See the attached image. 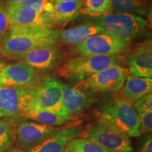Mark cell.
<instances>
[{
  "mask_svg": "<svg viewBox=\"0 0 152 152\" xmlns=\"http://www.w3.org/2000/svg\"><path fill=\"white\" fill-rule=\"evenodd\" d=\"M58 35L59 30L51 28L12 27L0 52L8 58H18L33 49L54 46L59 41Z\"/></svg>",
  "mask_w": 152,
  "mask_h": 152,
  "instance_id": "obj_1",
  "label": "cell"
},
{
  "mask_svg": "<svg viewBox=\"0 0 152 152\" xmlns=\"http://www.w3.org/2000/svg\"><path fill=\"white\" fill-rule=\"evenodd\" d=\"M80 137L90 140L109 152H131L133 150L130 137L101 118L83 129Z\"/></svg>",
  "mask_w": 152,
  "mask_h": 152,
  "instance_id": "obj_2",
  "label": "cell"
},
{
  "mask_svg": "<svg viewBox=\"0 0 152 152\" xmlns=\"http://www.w3.org/2000/svg\"><path fill=\"white\" fill-rule=\"evenodd\" d=\"M104 33L128 42L143 35L148 23L142 16L130 13L115 12L102 16L96 22Z\"/></svg>",
  "mask_w": 152,
  "mask_h": 152,
  "instance_id": "obj_3",
  "label": "cell"
},
{
  "mask_svg": "<svg viewBox=\"0 0 152 152\" xmlns=\"http://www.w3.org/2000/svg\"><path fill=\"white\" fill-rule=\"evenodd\" d=\"M100 118L130 137L140 136V117L134 105L117 95L104 108Z\"/></svg>",
  "mask_w": 152,
  "mask_h": 152,
  "instance_id": "obj_4",
  "label": "cell"
},
{
  "mask_svg": "<svg viewBox=\"0 0 152 152\" xmlns=\"http://www.w3.org/2000/svg\"><path fill=\"white\" fill-rule=\"evenodd\" d=\"M121 58L115 56H80L70 58L58 69L64 77L81 79L90 77L106 68L118 66Z\"/></svg>",
  "mask_w": 152,
  "mask_h": 152,
  "instance_id": "obj_5",
  "label": "cell"
},
{
  "mask_svg": "<svg viewBox=\"0 0 152 152\" xmlns=\"http://www.w3.org/2000/svg\"><path fill=\"white\" fill-rule=\"evenodd\" d=\"M36 88L0 86V111L7 117L22 118L34 107Z\"/></svg>",
  "mask_w": 152,
  "mask_h": 152,
  "instance_id": "obj_6",
  "label": "cell"
},
{
  "mask_svg": "<svg viewBox=\"0 0 152 152\" xmlns=\"http://www.w3.org/2000/svg\"><path fill=\"white\" fill-rule=\"evenodd\" d=\"M128 47V42L104 32L87 38L76 46L75 51L81 56H115Z\"/></svg>",
  "mask_w": 152,
  "mask_h": 152,
  "instance_id": "obj_7",
  "label": "cell"
},
{
  "mask_svg": "<svg viewBox=\"0 0 152 152\" xmlns=\"http://www.w3.org/2000/svg\"><path fill=\"white\" fill-rule=\"evenodd\" d=\"M63 85L54 77H48L36 88L34 107L71 120L63 106Z\"/></svg>",
  "mask_w": 152,
  "mask_h": 152,
  "instance_id": "obj_8",
  "label": "cell"
},
{
  "mask_svg": "<svg viewBox=\"0 0 152 152\" xmlns=\"http://www.w3.org/2000/svg\"><path fill=\"white\" fill-rule=\"evenodd\" d=\"M94 92L86 82H81L75 86L63 85V106L71 119L92 105L94 99Z\"/></svg>",
  "mask_w": 152,
  "mask_h": 152,
  "instance_id": "obj_9",
  "label": "cell"
},
{
  "mask_svg": "<svg viewBox=\"0 0 152 152\" xmlns=\"http://www.w3.org/2000/svg\"><path fill=\"white\" fill-rule=\"evenodd\" d=\"M61 128L45 125L35 121H24L17 125L16 139L18 148L30 151L58 132Z\"/></svg>",
  "mask_w": 152,
  "mask_h": 152,
  "instance_id": "obj_10",
  "label": "cell"
},
{
  "mask_svg": "<svg viewBox=\"0 0 152 152\" xmlns=\"http://www.w3.org/2000/svg\"><path fill=\"white\" fill-rule=\"evenodd\" d=\"M127 70L119 66H112L90 76L85 82L94 91L118 92L124 85Z\"/></svg>",
  "mask_w": 152,
  "mask_h": 152,
  "instance_id": "obj_11",
  "label": "cell"
},
{
  "mask_svg": "<svg viewBox=\"0 0 152 152\" xmlns=\"http://www.w3.org/2000/svg\"><path fill=\"white\" fill-rule=\"evenodd\" d=\"M7 7L12 27L50 28L54 24L49 16L29 7L18 5Z\"/></svg>",
  "mask_w": 152,
  "mask_h": 152,
  "instance_id": "obj_12",
  "label": "cell"
},
{
  "mask_svg": "<svg viewBox=\"0 0 152 152\" xmlns=\"http://www.w3.org/2000/svg\"><path fill=\"white\" fill-rule=\"evenodd\" d=\"M129 71L133 76L151 77L152 42L147 39L138 45L128 59Z\"/></svg>",
  "mask_w": 152,
  "mask_h": 152,
  "instance_id": "obj_13",
  "label": "cell"
},
{
  "mask_svg": "<svg viewBox=\"0 0 152 152\" xmlns=\"http://www.w3.org/2000/svg\"><path fill=\"white\" fill-rule=\"evenodd\" d=\"M35 69L23 62L4 66L0 75V86L25 87L35 77Z\"/></svg>",
  "mask_w": 152,
  "mask_h": 152,
  "instance_id": "obj_14",
  "label": "cell"
},
{
  "mask_svg": "<svg viewBox=\"0 0 152 152\" xmlns=\"http://www.w3.org/2000/svg\"><path fill=\"white\" fill-rule=\"evenodd\" d=\"M83 131V128L76 126L63 128L28 152H64L68 142L80 136Z\"/></svg>",
  "mask_w": 152,
  "mask_h": 152,
  "instance_id": "obj_15",
  "label": "cell"
},
{
  "mask_svg": "<svg viewBox=\"0 0 152 152\" xmlns=\"http://www.w3.org/2000/svg\"><path fill=\"white\" fill-rule=\"evenodd\" d=\"M59 52L54 46L33 49L20 57L21 62L33 68L46 70L56 65L59 59Z\"/></svg>",
  "mask_w": 152,
  "mask_h": 152,
  "instance_id": "obj_16",
  "label": "cell"
},
{
  "mask_svg": "<svg viewBox=\"0 0 152 152\" xmlns=\"http://www.w3.org/2000/svg\"><path fill=\"white\" fill-rule=\"evenodd\" d=\"M126 81L122 88L119 90L117 96L124 99L132 104L151 93V77H140L130 75L127 77Z\"/></svg>",
  "mask_w": 152,
  "mask_h": 152,
  "instance_id": "obj_17",
  "label": "cell"
},
{
  "mask_svg": "<svg viewBox=\"0 0 152 152\" xmlns=\"http://www.w3.org/2000/svg\"><path fill=\"white\" fill-rule=\"evenodd\" d=\"M102 33L103 28L96 23H88L59 31L58 40L66 45H78L87 38Z\"/></svg>",
  "mask_w": 152,
  "mask_h": 152,
  "instance_id": "obj_18",
  "label": "cell"
},
{
  "mask_svg": "<svg viewBox=\"0 0 152 152\" xmlns=\"http://www.w3.org/2000/svg\"><path fill=\"white\" fill-rule=\"evenodd\" d=\"M81 1L55 3L50 18L53 23H61L73 20L79 16Z\"/></svg>",
  "mask_w": 152,
  "mask_h": 152,
  "instance_id": "obj_19",
  "label": "cell"
},
{
  "mask_svg": "<svg viewBox=\"0 0 152 152\" xmlns=\"http://www.w3.org/2000/svg\"><path fill=\"white\" fill-rule=\"evenodd\" d=\"M19 119L11 117L0 118V151L14 148L16 143V130Z\"/></svg>",
  "mask_w": 152,
  "mask_h": 152,
  "instance_id": "obj_20",
  "label": "cell"
},
{
  "mask_svg": "<svg viewBox=\"0 0 152 152\" xmlns=\"http://www.w3.org/2000/svg\"><path fill=\"white\" fill-rule=\"evenodd\" d=\"M22 118L30 119L35 122L49 126L60 127L65 125L68 120L57 114L33 108L23 115Z\"/></svg>",
  "mask_w": 152,
  "mask_h": 152,
  "instance_id": "obj_21",
  "label": "cell"
},
{
  "mask_svg": "<svg viewBox=\"0 0 152 152\" xmlns=\"http://www.w3.org/2000/svg\"><path fill=\"white\" fill-rule=\"evenodd\" d=\"M79 14L104 16L111 14V0H81Z\"/></svg>",
  "mask_w": 152,
  "mask_h": 152,
  "instance_id": "obj_22",
  "label": "cell"
},
{
  "mask_svg": "<svg viewBox=\"0 0 152 152\" xmlns=\"http://www.w3.org/2000/svg\"><path fill=\"white\" fill-rule=\"evenodd\" d=\"M149 0H111V11L145 14Z\"/></svg>",
  "mask_w": 152,
  "mask_h": 152,
  "instance_id": "obj_23",
  "label": "cell"
},
{
  "mask_svg": "<svg viewBox=\"0 0 152 152\" xmlns=\"http://www.w3.org/2000/svg\"><path fill=\"white\" fill-rule=\"evenodd\" d=\"M64 152H109L98 144L80 137L74 138L66 145Z\"/></svg>",
  "mask_w": 152,
  "mask_h": 152,
  "instance_id": "obj_24",
  "label": "cell"
},
{
  "mask_svg": "<svg viewBox=\"0 0 152 152\" xmlns=\"http://www.w3.org/2000/svg\"><path fill=\"white\" fill-rule=\"evenodd\" d=\"M18 6L29 7L49 18L54 9V3L51 0H24Z\"/></svg>",
  "mask_w": 152,
  "mask_h": 152,
  "instance_id": "obj_25",
  "label": "cell"
},
{
  "mask_svg": "<svg viewBox=\"0 0 152 152\" xmlns=\"http://www.w3.org/2000/svg\"><path fill=\"white\" fill-rule=\"evenodd\" d=\"M11 23L9 19L7 7L1 0H0V40H4L10 33Z\"/></svg>",
  "mask_w": 152,
  "mask_h": 152,
  "instance_id": "obj_26",
  "label": "cell"
},
{
  "mask_svg": "<svg viewBox=\"0 0 152 152\" xmlns=\"http://www.w3.org/2000/svg\"><path fill=\"white\" fill-rule=\"evenodd\" d=\"M140 117V133L142 134H151L152 112H146L139 115Z\"/></svg>",
  "mask_w": 152,
  "mask_h": 152,
  "instance_id": "obj_27",
  "label": "cell"
},
{
  "mask_svg": "<svg viewBox=\"0 0 152 152\" xmlns=\"http://www.w3.org/2000/svg\"><path fill=\"white\" fill-rule=\"evenodd\" d=\"M134 109L137 112L138 115L146 113V112H152V95L151 93L146 95L137 101L133 104Z\"/></svg>",
  "mask_w": 152,
  "mask_h": 152,
  "instance_id": "obj_28",
  "label": "cell"
},
{
  "mask_svg": "<svg viewBox=\"0 0 152 152\" xmlns=\"http://www.w3.org/2000/svg\"><path fill=\"white\" fill-rule=\"evenodd\" d=\"M137 152H152L151 134H145L142 140V143Z\"/></svg>",
  "mask_w": 152,
  "mask_h": 152,
  "instance_id": "obj_29",
  "label": "cell"
},
{
  "mask_svg": "<svg viewBox=\"0 0 152 152\" xmlns=\"http://www.w3.org/2000/svg\"><path fill=\"white\" fill-rule=\"evenodd\" d=\"M24 0H5V5L7 7L10 6H16L22 3Z\"/></svg>",
  "mask_w": 152,
  "mask_h": 152,
  "instance_id": "obj_30",
  "label": "cell"
},
{
  "mask_svg": "<svg viewBox=\"0 0 152 152\" xmlns=\"http://www.w3.org/2000/svg\"><path fill=\"white\" fill-rule=\"evenodd\" d=\"M0 152H26L20 148H12L9 150H6V151H1Z\"/></svg>",
  "mask_w": 152,
  "mask_h": 152,
  "instance_id": "obj_31",
  "label": "cell"
},
{
  "mask_svg": "<svg viewBox=\"0 0 152 152\" xmlns=\"http://www.w3.org/2000/svg\"><path fill=\"white\" fill-rule=\"evenodd\" d=\"M53 3H59V2H74V1H80L81 0H51Z\"/></svg>",
  "mask_w": 152,
  "mask_h": 152,
  "instance_id": "obj_32",
  "label": "cell"
},
{
  "mask_svg": "<svg viewBox=\"0 0 152 152\" xmlns=\"http://www.w3.org/2000/svg\"><path fill=\"white\" fill-rule=\"evenodd\" d=\"M4 63L1 62V61H0V75H1V70H2V68H4Z\"/></svg>",
  "mask_w": 152,
  "mask_h": 152,
  "instance_id": "obj_33",
  "label": "cell"
},
{
  "mask_svg": "<svg viewBox=\"0 0 152 152\" xmlns=\"http://www.w3.org/2000/svg\"><path fill=\"white\" fill-rule=\"evenodd\" d=\"M4 117H7V116H6L4 113H3L2 112L0 111V118H4Z\"/></svg>",
  "mask_w": 152,
  "mask_h": 152,
  "instance_id": "obj_34",
  "label": "cell"
},
{
  "mask_svg": "<svg viewBox=\"0 0 152 152\" xmlns=\"http://www.w3.org/2000/svg\"><path fill=\"white\" fill-rule=\"evenodd\" d=\"M0 50H1V45H0Z\"/></svg>",
  "mask_w": 152,
  "mask_h": 152,
  "instance_id": "obj_35",
  "label": "cell"
}]
</instances>
